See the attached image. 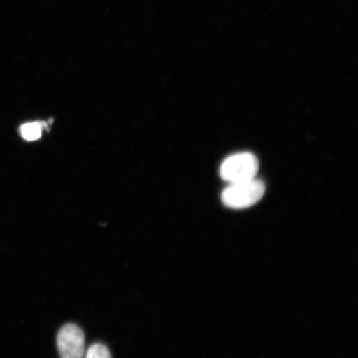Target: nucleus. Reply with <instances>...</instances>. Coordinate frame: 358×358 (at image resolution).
Here are the masks:
<instances>
[{
	"mask_svg": "<svg viewBox=\"0 0 358 358\" xmlns=\"http://www.w3.org/2000/svg\"><path fill=\"white\" fill-rule=\"evenodd\" d=\"M86 358H112L109 348L104 344L94 343L88 348L86 353Z\"/></svg>",
	"mask_w": 358,
	"mask_h": 358,
	"instance_id": "nucleus-5",
	"label": "nucleus"
},
{
	"mask_svg": "<svg viewBox=\"0 0 358 358\" xmlns=\"http://www.w3.org/2000/svg\"><path fill=\"white\" fill-rule=\"evenodd\" d=\"M259 162L256 156L240 153L228 157L221 165L220 176L224 181L235 183L257 178Z\"/></svg>",
	"mask_w": 358,
	"mask_h": 358,
	"instance_id": "nucleus-2",
	"label": "nucleus"
},
{
	"mask_svg": "<svg viewBox=\"0 0 358 358\" xmlns=\"http://www.w3.org/2000/svg\"><path fill=\"white\" fill-rule=\"evenodd\" d=\"M266 186L259 179L230 183L222 194L224 205L231 209H245L257 204L265 194Z\"/></svg>",
	"mask_w": 358,
	"mask_h": 358,
	"instance_id": "nucleus-1",
	"label": "nucleus"
},
{
	"mask_svg": "<svg viewBox=\"0 0 358 358\" xmlns=\"http://www.w3.org/2000/svg\"><path fill=\"white\" fill-rule=\"evenodd\" d=\"M46 127L47 124L42 122L26 123L21 125V136L28 141H37L42 136L43 129Z\"/></svg>",
	"mask_w": 358,
	"mask_h": 358,
	"instance_id": "nucleus-4",
	"label": "nucleus"
},
{
	"mask_svg": "<svg viewBox=\"0 0 358 358\" xmlns=\"http://www.w3.org/2000/svg\"><path fill=\"white\" fill-rule=\"evenodd\" d=\"M58 352L61 358H83L85 353V335L78 325L66 324L57 337Z\"/></svg>",
	"mask_w": 358,
	"mask_h": 358,
	"instance_id": "nucleus-3",
	"label": "nucleus"
}]
</instances>
